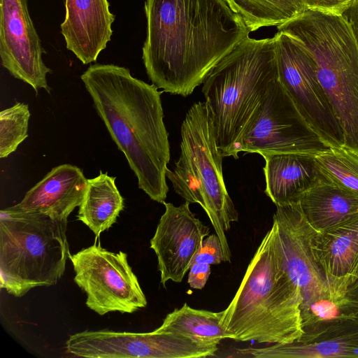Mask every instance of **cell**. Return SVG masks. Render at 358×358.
<instances>
[{
  "label": "cell",
  "mask_w": 358,
  "mask_h": 358,
  "mask_svg": "<svg viewBox=\"0 0 358 358\" xmlns=\"http://www.w3.org/2000/svg\"><path fill=\"white\" fill-rule=\"evenodd\" d=\"M142 59L158 89L187 96L213 68L249 37L225 0H145Z\"/></svg>",
  "instance_id": "1"
},
{
  "label": "cell",
  "mask_w": 358,
  "mask_h": 358,
  "mask_svg": "<svg viewBox=\"0 0 358 358\" xmlns=\"http://www.w3.org/2000/svg\"><path fill=\"white\" fill-rule=\"evenodd\" d=\"M80 78L138 187L163 203L169 192L166 173L171 154L162 92L133 77L129 69L111 64L91 65Z\"/></svg>",
  "instance_id": "2"
},
{
  "label": "cell",
  "mask_w": 358,
  "mask_h": 358,
  "mask_svg": "<svg viewBox=\"0 0 358 358\" xmlns=\"http://www.w3.org/2000/svg\"><path fill=\"white\" fill-rule=\"evenodd\" d=\"M300 289L284 266L273 222L248 266L222 324L236 341L289 343L304 333Z\"/></svg>",
  "instance_id": "3"
},
{
  "label": "cell",
  "mask_w": 358,
  "mask_h": 358,
  "mask_svg": "<svg viewBox=\"0 0 358 358\" xmlns=\"http://www.w3.org/2000/svg\"><path fill=\"white\" fill-rule=\"evenodd\" d=\"M278 78L274 37H248L210 71L202 92L223 157L238 158V141L271 83Z\"/></svg>",
  "instance_id": "4"
},
{
  "label": "cell",
  "mask_w": 358,
  "mask_h": 358,
  "mask_svg": "<svg viewBox=\"0 0 358 358\" xmlns=\"http://www.w3.org/2000/svg\"><path fill=\"white\" fill-rule=\"evenodd\" d=\"M310 52L342 128L343 146L358 154V41L343 15L307 9L277 27Z\"/></svg>",
  "instance_id": "5"
},
{
  "label": "cell",
  "mask_w": 358,
  "mask_h": 358,
  "mask_svg": "<svg viewBox=\"0 0 358 358\" xmlns=\"http://www.w3.org/2000/svg\"><path fill=\"white\" fill-rule=\"evenodd\" d=\"M68 220L10 206L0 211L1 287L15 297L57 284L70 257Z\"/></svg>",
  "instance_id": "6"
},
{
  "label": "cell",
  "mask_w": 358,
  "mask_h": 358,
  "mask_svg": "<svg viewBox=\"0 0 358 358\" xmlns=\"http://www.w3.org/2000/svg\"><path fill=\"white\" fill-rule=\"evenodd\" d=\"M222 156L217 148L210 111L206 101L195 103L181 126L180 155L166 176L174 191L206 213L221 241L224 262H231L225 231L238 220L223 178Z\"/></svg>",
  "instance_id": "7"
},
{
  "label": "cell",
  "mask_w": 358,
  "mask_h": 358,
  "mask_svg": "<svg viewBox=\"0 0 358 358\" xmlns=\"http://www.w3.org/2000/svg\"><path fill=\"white\" fill-rule=\"evenodd\" d=\"M329 148L301 115L279 79L273 80L245 127L236 152L315 155Z\"/></svg>",
  "instance_id": "8"
},
{
  "label": "cell",
  "mask_w": 358,
  "mask_h": 358,
  "mask_svg": "<svg viewBox=\"0 0 358 358\" xmlns=\"http://www.w3.org/2000/svg\"><path fill=\"white\" fill-rule=\"evenodd\" d=\"M278 79L312 129L329 148L344 144L342 128L320 84L315 61L297 39L274 35Z\"/></svg>",
  "instance_id": "9"
},
{
  "label": "cell",
  "mask_w": 358,
  "mask_h": 358,
  "mask_svg": "<svg viewBox=\"0 0 358 358\" xmlns=\"http://www.w3.org/2000/svg\"><path fill=\"white\" fill-rule=\"evenodd\" d=\"M69 259L74 281L87 294V306L100 315L132 313L147 306L146 297L127 261V253L93 244Z\"/></svg>",
  "instance_id": "10"
},
{
  "label": "cell",
  "mask_w": 358,
  "mask_h": 358,
  "mask_svg": "<svg viewBox=\"0 0 358 358\" xmlns=\"http://www.w3.org/2000/svg\"><path fill=\"white\" fill-rule=\"evenodd\" d=\"M66 349L87 358H199L215 356L218 347L157 329L147 333L102 329L70 336Z\"/></svg>",
  "instance_id": "11"
},
{
  "label": "cell",
  "mask_w": 358,
  "mask_h": 358,
  "mask_svg": "<svg viewBox=\"0 0 358 358\" xmlns=\"http://www.w3.org/2000/svg\"><path fill=\"white\" fill-rule=\"evenodd\" d=\"M273 222L277 227L285 268L300 289L301 312L322 298L346 292L338 288L318 262L313 250L317 231L307 221L298 202L276 206Z\"/></svg>",
  "instance_id": "12"
},
{
  "label": "cell",
  "mask_w": 358,
  "mask_h": 358,
  "mask_svg": "<svg viewBox=\"0 0 358 358\" xmlns=\"http://www.w3.org/2000/svg\"><path fill=\"white\" fill-rule=\"evenodd\" d=\"M45 50L31 19L27 0H0V58L1 65L14 78L38 92L50 93L42 59Z\"/></svg>",
  "instance_id": "13"
},
{
  "label": "cell",
  "mask_w": 358,
  "mask_h": 358,
  "mask_svg": "<svg viewBox=\"0 0 358 358\" xmlns=\"http://www.w3.org/2000/svg\"><path fill=\"white\" fill-rule=\"evenodd\" d=\"M162 203L165 211L150 239V248L157 255L160 282L165 287L169 280L182 281L210 230L190 210L189 202L185 201L179 206Z\"/></svg>",
  "instance_id": "14"
},
{
  "label": "cell",
  "mask_w": 358,
  "mask_h": 358,
  "mask_svg": "<svg viewBox=\"0 0 358 358\" xmlns=\"http://www.w3.org/2000/svg\"><path fill=\"white\" fill-rule=\"evenodd\" d=\"M237 353L255 358H358V315L314 325L289 343L241 348Z\"/></svg>",
  "instance_id": "15"
},
{
  "label": "cell",
  "mask_w": 358,
  "mask_h": 358,
  "mask_svg": "<svg viewBox=\"0 0 358 358\" xmlns=\"http://www.w3.org/2000/svg\"><path fill=\"white\" fill-rule=\"evenodd\" d=\"M65 9L60 27L66 48L83 64L95 62L113 35L108 0H65Z\"/></svg>",
  "instance_id": "16"
},
{
  "label": "cell",
  "mask_w": 358,
  "mask_h": 358,
  "mask_svg": "<svg viewBox=\"0 0 358 358\" xmlns=\"http://www.w3.org/2000/svg\"><path fill=\"white\" fill-rule=\"evenodd\" d=\"M87 179L76 166L64 164L52 169L13 206L26 213H41L64 221L80 206Z\"/></svg>",
  "instance_id": "17"
},
{
  "label": "cell",
  "mask_w": 358,
  "mask_h": 358,
  "mask_svg": "<svg viewBox=\"0 0 358 358\" xmlns=\"http://www.w3.org/2000/svg\"><path fill=\"white\" fill-rule=\"evenodd\" d=\"M313 250L329 278L339 289L347 291L358 279V214L317 231Z\"/></svg>",
  "instance_id": "18"
},
{
  "label": "cell",
  "mask_w": 358,
  "mask_h": 358,
  "mask_svg": "<svg viewBox=\"0 0 358 358\" xmlns=\"http://www.w3.org/2000/svg\"><path fill=\"white\" fill-rule=\"evenodd\" d=\"M262 157L265 160L264 192L275 206L296 202L322 175L312 155L275 153Z\"/></svg>",
  "instance_id": "19"
},
{
  "label": "cell",
  "mask_w": 358,
  "mask_h": 358,
  "mask_svg": "<svg viewBox=\"0 0 358 358\" xmlns=\"http://www.w3.org/2000/svg\"><path fill=\"white\" fill-rule=\"evenodd\" d=\"M296 202L307 221L317 231H325L358 214V195L339 185L322 171L318 180Z\"/></svg>",
  "instance_id": "20"
},
{
  "label": "cell",
  "mask_w": 358,
  "mask_h": 358,
  "mask_svg": "<svg viewBox=\"0 0 358 358\" xmlns=\"http://www.w3.org/2000/svg\"><path fill=\"white\" fill-rule=\"evenodd\" d=\"M124 207V199L115 185V177L101 171L96 177L87 179V187L77 217L98 237L116 222Z\"/></svg>",
  "instance_id": "21"
},
{
  "label": "cell",
  "mask_w": 358,
  "mask_h": 358,
  "mask_svg": "<svg viewBox=\"0 0 358 358\" xmlns=\"http://www.w3.org/2000/svg\"><path fill=\"white\" fill-rule=\"evenodd\" d=\"M223 310L212 312L191 308L185 303L164 319L157 328L159 331L171 333L206 343L220 344L224 338L232 339L222 324Z\"/></svg>",
  "instance_id": "22"
},
{
  "label": "cell",
  "mask_w": 358,
  "mask_h": 358,
  "mask_svg": "<svg viewBox=\"0 0 358 358\" xmlns=\"http://www.w3.org/2000/svg\"><path fill=\"white\" fill-rule=\"evenodd\" d=\"M250 32L279 26L307 10L303 0H225Z\"/></svg>",
  "instance_id": "23"
},
{
  "label": "cell",
  "mask_w": 358,
  "mask_h": 358,
  "mask_svg": "<svg viewBox=\"0 0 358 358\" xmlns=\"http://www.w3.org/2000/svg\"><path fill=\"white\" fill-rule=\"evenodd\" d=\"M358 315V279L343 294L322 298L301 312L303 331L322 322Z\"/></svg>",
  "instance_id": "24"
},
{
  "label": "cell",
  "mask_w": 358,
  "mask_h": 358,
  "mask_svg": "<svg viewBox=\"0 0 358 358\" xmlns=\"http://www.w3.org/2000/svg\"><path fill=\"white\" fill-rule=\"evenodd\" d=\"M320 169L345 189L358 195V154L342 146L314 155Z\"/></svg>",
  "instance_id": "25"
},
{
  "label": "cell",
  "mask_w": 358,
  "mask_h": 358,
  "mask_svg": "<svg viewBox=\"0 0 358 358\" xmlns=\"http://www.w3.org/2000/svg\"><path fill=\"white\" fill-rule=\"evenodd\" d=\"M30 112L27 104L16 102L0 113V157L15 152L28 137Z\"/></svg>",
  "instance_id": "26"
},
{
  "label": "cell",
  "mask_w": 358,
  "mask_h": 358,
  "mask_svg": "<svg viewBox=\"0 0 358 358\" xmlns=\"http://www.w3.org/2000/svg\"><path fill=\"white\" fill-rule=\"evenodd\" d=\"M222 262H224V255L220 238L216 234L207 236L196 253L192 264L203 263L211 265L219 264Z\"/></svg>",
  "instance_id": "27"
},
{
  "label": "cell",
  "mask_w": 358,
  "mask_h": 358,
  "mask_svg": "<svg viewBox=\"0 0 358 358\" xmlns=\"http://www.w3.org/2000/svg\"><path fill=\"white\" fill-rule=\"evenodd\" d=\"M357 0H303L307 9L343 15Z\"/></svg>",
  "instance_id": "28"
},
{
  "label": "cell",
  "mask_w": 358,
  "mask_h": 358,
  "mask_svg": "<svg viewBox=\"0 0 358 358\" xmlns=\"http://www.w3.org/2000/svg\"><path fill=\"white\" fill-rule=\"evenodd\" d=\"M187 282L191 288L201 289L204 287L211 272L210 265L193 263L190 266Z\"/></svg>",
  "instance_id": "29"
},
{
  "label": "cell",
  "mask_w": 358,
  "mask_h": 358,
  "mask_svg": "<svg viewBox=\"0 0 358 358\" xmlns=\"http://www.w3.org/2000/svg\"><path fill=\"white\" fill-rule=\"evenodd\" d=\"M343 15L350 22L358 41V0L343 14Z\"/></svg>",
  "instance_id": "30"
},
{
  "label": "cell",
  "mask_w": 358,
  "mask_h": 358,
  "mask_svg": "<svg viewBox=\"0 0 358 358\" xmlns=\"http://www.w3.org/2000/svg\"><path fill=\"white\" fill-rule=\"evenodd\" d=\"M357 278H358V269H357Z\"/></svg>",
  "instance_id": "31"
}]
</instances>
